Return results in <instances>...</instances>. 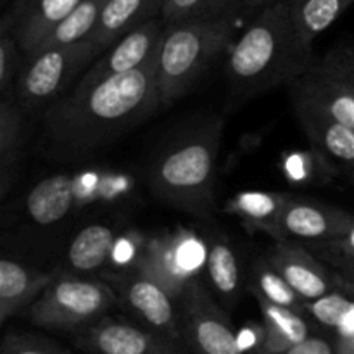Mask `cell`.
<instances>
[{
	"instance_id": "cell-1",
	"label": "cell",
	"mask_w": 354,
	"mask_h": 354,
	"mask_svg": "<svg viewBox=\"0 0 354 354\" xmlns=\"http://www.w3.org/2000/svg\"><path fill=\"white\" fill-rule=\"evenodd\" d=\"M161 106L156 54L133 71L59 97L45 113V137L55 154H92Z\"/></svg>"
},
{
	"instance_id": "cell-2",
	"label": "cell",
	"mask_w": 354,
	"mask_h": 354,
	"mask_svg": "<svg viewBox=\"0 0 354 354\" xmlns=\"http://www.w3.org/2000/svg\"><path fill=\"white\" fill-rule=\"evenodd\" d=\"M317 61L297 33L290 0H279L251 19L232 47L227 75L234 97L289 86Z\"/></svg>"
},
{
	"instance_id": "cell-3",
	"label": "cell",
	"mask_w": 354,
	"mask_h": 354,
	"mask_svg": "<svg viewBox=\"0 0 354 354\" xmlns=\"http://www.w3.org/2000/svg\"><path fill=\"white\" fill-rule=\"evenodd\" d=\"M223 123L207 118L187 128L152 162L151 190L161 203L196 216L214 207L216 161Z\"/></svg>"
},
{
	"instance_id": "cell-4",
	"label": "cell",
	"mask_w": 354,
	"mask_h": 354,
	"mask_svg": "<svg viewBox=\"0 0 354 354\" xmlns=\"http://www.w3.org/2000/svg\"><path fill=\"white\" fill-rule=\"evenodd\" d=\"M237 23L192 17L166 26L158 52V88L162 106L183 99L227 48Z\"/></svg>"
},
{
	"instance_id": "cell-5",
	"label": "cell",
	"mask_w": 354,
	"mask_h": 354,
	"mask_svg": "<svg viewBox=\"0 0 354 354\" xmlns=\"http://www.w3.org/2000/svg\"><path fill=\"white\" fill-rule=\"evenodd\" d=\"M118 294L102 280L78 275L55 277L45 292L28 308L35 325L57 330L86 328L114 306Z\"/></svg>"
},
{
	"instance_id": "cell-6",
	"label": "cell",
	"mask_w": 354,
	"mask_h": 354,
	"mask_svg": "<svg viewBox=\"0 0 354 354\" xmlns=\"http://www.w3.org/2000/svg\"><path fill=\"white\" fill-rule=\"evenodd\" d=\"M289 95L306 100L354 128V47L337 45L289 85Z\"/></svg>"
},
{
	"instance_id": "cell-7",
	"label": "cell",
	"mask_w": 354,
	"mask_h": 354,
	"mask_svg": "<svg viewBox=\"0 0 354 354\" xmlns=\"http://www.w3.org/2000/svg\"><path fill=\"white\" fill-rule=\"evenodd\" d=\"M102 54L92 40L41 48L28 55L17 80L16 100L21 109H35L57 99L92 59Z\"/></svg>"
},
{
	"instance_id": "cell-8",
	"label": "cell",
	"mask_w": 354,
	"mask_h": 354,
	"mask_svg": "<svg viewBox=\"0 0 354 354\" xmlns=\"http://www.w3.org/2000/svg\"><path fill=\"white\" fill-rule=\"evenodd\" d=\"M180 317L183 339L196 354H244L227 313L199 277L183 292Z\"/></svg>"
},
{
	"instance_id": "cell-9",
	"label": "cell",
	"mask_w": 354,
	"mask_h": 354,
	"mask_svg": "<svg viewBox=\"0 0 354 354\" xmlns=\"http://www.w3.org/2000/svg\"><path fill=\"white\" fill-rule=\"evenodd\" d=\"M111 287L118 294V301L142 322V327L171 344L182 337L176 313V304L180 303L137 263H131L123 272L116 273Z\"/></svg>"
},
{
	"instance_id": "cell-10",
	"label": "cell",
	"mask_w": 354,
	"mask_h": 354,
	"mask_svg": "<svg viewBox=\"0 0 354 354\" xmlns=\"http://www.w3.org/2000/svg\"><path fill=\"white\" fill-rule=\"evenodd\" d=\"M354 230V214L306 199L289 197L277 220L273 237L289 242L335 244Z\"/></svg>"
},
{
	"instance_id": "cell-11",
	"label": "cell",
	"mask_w": 354,
	"mask_h": 354,
	"mask_svg": "<svg viewBox=\"0 0 354 354\" xmlns=\"http://www.w3.org/2000/svg\"><path fill=\"white\" fill-rule=\"evenodd\" d=\"M166 24L162 19H151L145 24L138 26L137 30L124 35L120 41L107 48L92 68L83 75L76 90L88 88L97 85L111 76L123 75V73L133 71V69L144 66L152 55L158 54L159 45H161L162 35H165Z\"/></svg>"
},
{
	"instance_id": "cell-12",
	"label": "cell",
	"mask_w": 354,
	"mask_h": 354,
	"mask_svg": "<svg viewBox=\"0 0 354 354\" xmlns=\"http://www.w3.org/2000/svg\"><path fill=\"white\" fill-rule=\"evenodd\" d=\"M266 261L306 304L339 290L337 273L322 265L297 242L279 241L270 249Z\"/></svg>"
},
{
	"instance_id": "cell-13",
	"label": "cell",
	"mask_w": 354,
	"mask_h": 354,
	"mask_svg": "<svg viewBox=\"0 0 354 354\" xmlns=\"http://www.w3.org/2000/svg\"><path fill=\"white\" fill-rule=\"evenodd\" d=\"M80 341L92 354H180L175 344L145 327L107 317L88 325Z\"/></svg>"
},
{
	"instance_id": "cell-14",
	"label": "cell",
	"mask_w": 354,
	"mask_h": 354,
	"mask_svg": "<svg viewBox=\"0 0 354 354\" xmlns=\"http://www.w3.org/2000/svg\"><path fill=\"white\" fill-rule=\"evenodd\" d=\"M290 102L308 140L327 165L354 171V128L339 123L306 100L290 97Z\"/></svg>"
},
{
	"instance_id": "cell-15",
	"label": "cell",
	"mask_w": 354,
	"mask_h": 354,
	"mask_svg": "<svg viewBox=\"0 0 354 354\" xmlns=\"http://www.w3.org/2000/svg\"><path fill=\"white\" fill-rule=\"evenodd\" d=\"M82 0H17L12 19L2 26L12 33L24 57L35 54L48 35L76 9Z\"/></svg>"
},
{
	"instance_id": "cell-16",
	"label": "cell",
	"mask_w": 354,
	"mask_h": 354,
	"mask_svg": "<svg viewBox=\"0 0 354 354\" xmlns=\"http://www.w3.org/2000/svg\"><path fill=\"white\" fill-rule=\"evenodd\" d=\"M133 263L154 277L178 303L182 301L190 280L197 277L185 259L183 237L169 235L154 239L145 245Z\"/></svg>"
},
{
	"instance_id": "cell-17",
	"label": "cell",
	"mask_w": 354,
	"mask_h": 354,
	"mask_svg": "<svg viewBox=\"0 0 354 354\" xmlns=\"http://www.w3.org/2000/svg\"><path fill=\"white\" fill-rule=\"evenodd\" d=\"M55 275L35 272L12 259H0V324L30 308L48 286Z\"/></svg>"
},
{
	"instance_id": "cell-18",
	"label": "cell",
	"mask_w": 354,
	"mask_h": 354,
	"mask_svg": "<svg viewBox=\"0 0 354 354\" xmlns=\"http://www.w3.org/2000/svg\"><path fill=\"white\" fill-rule=\"evenodd\" d=\"M161 10L162 0H107L90 40L106 52L124 35L156 19V14H161Z\"/></svg>"
},
{
	"instance_id": "cell-19",
	"label": "cell",
	"mask_w": 354,
	"mask_h": 354,
	"mask_svg": "<svg viewBox=\"0 0 354 354\" xmlns=\"http://www.w3.org/2000/svg\"><path fill=\"white\" fill-rule=\"evenodd\" d=\"M263 315V335L258 354H283L311 335L306 313L256 299Z\"/></svg>"
},
{
	"instance_id": "cell-20",
	"label": "cell",
	"mask_w": 354,
	"mask_h": 354,
	"mask_svg": "<svg viewBox=\"0 0 354 354\" xmlns=\"http://www.w3.org/2000/svg\"><path fill=\"white\" fill-rule=\"evenodd\" d=\"M206 286L225 308H234L241 297L242 272L237 252L225 239L214 237L206 251Z\"/></svg>"
},
{
	"instance_id": "cell-21",
	"label": "cell",
	"mask_w": 354,
	"mask_h": 354,
	"mask_svg": "<svg viewBox=\"0 0 354 354\" xmlns=\"http://www.w3.org/2000/svg\"><path fill=\"white\" fill-rule=\"evenodd\" d=\"M116 245V230L109 225L92 223L82 228L69 244L66 265L75 275H86L109 261Z\"/></svg>"
},
{
	"instance_id": "cell-22",
	"label": "cell",
	"mask_w": 354,
	"mask_h": 354,
	"mask_svg": "<svg viewBox=\"0 0 354 354\" xmlns=\"http://www.w3.org/2000/svg\"><path fill=\"white\" fill-rule=\"evenodd\" d=\"M75 180L54 175L41 180L26 197V213L38 225H54L71 211L75 203Z\"/></svg>"
},
{
	"instance_id": "cell-23",
	"label": "cell",
	"mask_w": 354,
	"mask_h": 354,
	"mask_svg": "<svg viewBox=\"0 0 354 354\" xmlns=\"http://www.w3.org/2000/svg\"><path fill=\"white\" fill-rule=\"evenodd\" d=\"M21 107L14 95L2 97L0 100V192L2 197L9 192L14 169L23 140V118Z\"/></svg>"
},
{
	"instance_id": "cell-24",
	"label": "cell",
	"mask_w": 354,
	"mask_h": 354,
	"mask_svg": "<svg viewBox=\"0 0 354 354\" xmlns=\"http://www.w3.org/2000/svg\"><path fill=\"white\" fill-rule=\"evenodd\" d=\"M290 3L301 40L306 47L313 48L315 38L327 31L354 0H290Z\"/></svg>"
},
{
	"instance_id": "cell-25",
	"label": "cell",
	"mask_w": 354,
	"mask_h": 354,
	"mask_svg": "<svg viewBox=\"0 0 354 354\" xmlns=\"http://www.w3.org/2000/svg\"><path fill=\"white\" fill-rule=\"evenodd\" d=\"M107 0H82L76 6V9L48 35V38L41 44L38 50L48 47H57V45H73L90 40L97 24H99Z\"/></svg>"
},
{
	"instance_id": "cell-26",
	"label": "cell",
	"mask_w": 354,
	"mask_h": 354,
	"mask_svg": "<svg viewBox=\"0 0 354 354\" xmlns=\"http://www.w3.org/2000/svg\"><path fill=\"white\" fill-rule=\"evenodd\" d=\"M251 292L256 299L268 301L287 310L306 313V303L290 289L289 283L280 277V273L265 259H259L252 266Z\"/></svg>"
},
{
	"instance_id": "cell-27",
	"label": "cell",
	"mask_w": 354,
	"mask_h": 354,
	"mask_svg": "<svg viewBox=\"0 0 354 354\" xmlns=\"http://www.w3.org/2000/svg\"><path fill=\"white\" fill-rule=\"evenodd\" d=\"M287 199H289V196H283V194L245 192L232 201V209L245 223L261 228V230L273 235L279 214Z\"/></svg>"
},
{
	"instance_id": "cell-28",
	"label": "cell",
	"mask_w": 354,
	"mask_h": 354,
	"mask_svg": "<svg viewBox=\"0 0 354 354\" xmlns=\"http://www.w3.org/2000/svg\"><path fill=\"white\" fill-rule=\"evenodd\" d=\"M306 315L325 328L342 332L354 324V299L341 290H335L313 303H308Z\"/></svg>"
},
{
	"instance_id": "cell-29",
	"label": "cell",
	"mask_w": 354,
	"mask_h": 354,
	"mask_svg": "<svg viewBox=\"0 0 354 354\" xmlns=\"http://www.w3.org/2000/svg\"><path fill=\"white\" fill-rule=\"evenodd\" d=\"M279 0H206L203 10L197 17H218V19H232L237 23L241 17L258 16L263 9Z\"/></svg>"
},
{
	"instance_id": "cell-30",
	"label": "cell",
	"mask_w": 354,
	"mask_h": 354,
	"mask_svg": "<svg viewBox=\"0 0 354 354\" xmlns=\"http://www.w3.org/2000/svg\"><path fill=\"white\" fill-rule=\"evenodd\" d=\"M19 45L14 40L12 33L2 26L0 35V95H12L10 88L14 85V75L17 71V59H19Z\"/></svg>"
},
{
	"instance_id": "cell-31",
	"label": "cell",
	"mask_w": 354,
	"mask_h": 354,
	"mask_svg": "<svg viewBox=\"0 0 354 354\" xmlns=\"http://www.w3.org/2000/svg\"><path fill=\"white\" fill-rule=\"evenodd\" d=\"M0 354H68L52 342L38 339L35 335L7 334L2 342Z\"/></svg>"
},
{
	"instance_id": "cell-32",
	"label": "cell",
	"mask_w": 354,
	"mask_h": 354,
	"mask_svg": "<svg viewBox=\"0 0 354 354\" xmlns=\"http://www.w3.org/2000/svg\"><path fill=\"white\" fill-rule=\"evenodd\" d=\"M206 0H166L161 10V19L166 26L197 17Z\"/></svg>"
},
{
	"instance_id": "cell-33",
	"label": "cell",
	"mask_w": 354,
	"mask_h": 354,
	"mask_svg": "<svg viewBox=\"0 0 354 354\" xmlns=\"http://www.w3.org/2000/svg\"><path fill=\"white\" fill-rule=\"evenodd\" d=\"M283 354H337L335 353V341H330L322 335H310L303 342L290 348Z\"/></svg>"
},
{
	"instance_id": "cell-34",
	"label": "cell",
	"mask_w": 354,
	"mask_h": 354,
	"mask_svg": "<svg viewBox=\"0 0 354 354\" xmlns=\"http://www.w3.org/2000/svg\"><path fill=\"white\" fill-rule=\"evenodd\" d=\"M335 353L337 354H354V325L348 330L339 332L335 339Z\"/></svg>"
},
{
	"instance_id": "cell-35",
	"label": "cell",
	"mask_w": 354,
	"mask_h": 354,
	"mask_svg": "<svg viewBox=\"0 0 354 354\" xmlns=\"http://www.w3.org/2000/svg\"><path fill=\"white\" fill-rule=\"evenodd\" d=\"M330 245H335L334 258L354 261V230L346 239H342V241L335 242V244H330Z\"/></svg>"
},
{
	"instance_id": "cell-36",
	"label": "cell",
	"mask_w": 354,
	"mask_h": 354,
	"mask_svg": "<svg viewBox=\"0 0 354 354\" xmlns=\"http://www.w3.org/2000/svg\"><path fill=\"white\" fill-rule=\"evenodd\" d=\"M328 263L334 266L335 272H337L339 275L354 282V261H348V259H341V258H334V256H330V258H328Z\"/></svg>"
},
{
	"instance_id": "cell-37",
	"label": "cell",
	"mask_w": 354,
	"mask_h": 354,
	"mask_svg": "<svg viewBox=\"0 0 354 354\" xmlns=\"http://www.w3.org/2000/svg\"><path fill=\"white\" fill-rule=\"evenodd\" d=\"M337 273V272H335ZM337 287H339V290H341V292H344V294H348L349 297H353L354 299V282H351V280H348V279H344V277H341L337 273Z\"/></svg>"
},
{
	"instance_id": "cell-38",
	"label": "cell",
	"mask_w": 354,
	"mask_h": 354,
	"mask_svg": "<svg viewBox=\"0 0 354 354\" xmlns=\"http://www.w3.org/2000/svg\"><path fill=\"white\" fill-rule=\"evenodd\" d=\"M351 178H353V182H354V171H351Z\"/></svg>"
},
{
	"instance_id": "cell-39",
	"label": "cell",
	"mask_w": 354,
	"mask_h": 354,
	"mask_svg": "<svg viewBox=\"0 0 354 354\" xmlns=\"http://www.w3.org/2000/svg\"><path fill=\"white\" fill-rule=\"evenodd\" d=\"M165 2H166V0H162V6H165Z\"/></svg>"
}]
</instances>
